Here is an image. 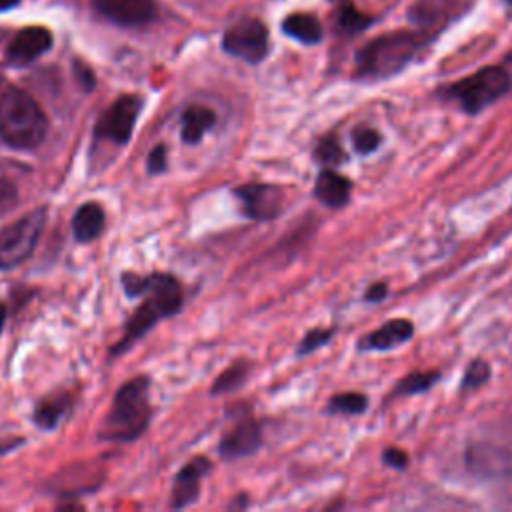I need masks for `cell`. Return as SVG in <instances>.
<instances>
[{
	"mask_svg": "<svg viewBox=\"0 0 512 512\" xmlns=\"http://www.w3.org/2000/svg\"><path fill=\"white\" fill-rule=\"evenodd\" d=\"M212 464L208 458L190 460L174 478L172 484V508L190 506L200 492V480L210 472Z\"/></svg>",
	"mask_w": 512,
	"mask_h": 512,
	"instance_id": "7c38bea8",
	"label": "cell"
},
{
	"mask_svg": "<svg viewBox=\"0 0 512 512\" xmlns=\"http://www.w3.org/2000/svg\"><path fill=\"white\" fill-rule=\"evenodd\" d=\"M142 108V100L138 96H120L98 120L96 136L104 140H112L114 144H126L132 136L134 124L138 120Z\"/></svg>",
	"mask_w": 512,
	"mask_h": 512,
	"instance_id": "ba28073f",
	"label": "cell"
},
{
	"mask_svg": "<svg viewBox=\"0 0 512 512\" xmlns=\"http://www.w3.org/2000/svg\"><path fill=\"white\" fill-rule=\"evenodd\" d=\"M76 72H78V78H80L84 90H92V86H94V76H92L90 68H86V66H82V64H76Z\"/></svg>",
	"mask_w": 512,
	"mask_h": 512,
	"instance_id": "4dcf8cb0",
	"label": "cell"
},
{
	"mask_svg": "<svg viewBox=\"0 0 512 512\" xmlns=\"http://www.w3.org/2000/svg\"><path fill=\"white\" fill-rule=\"evenodd\" d=\"M48 120L38 102L22 88L10 86L0 94V140L18 150L42 144Z\"/></svg>",
	"mask_w": 512,
	"mask_h": 512,
	"instance_id": "7a4b0ae2",
	"label": "cell"
},
{
	"mask_svg": "<svg viewBox=\"0 0 512 512\" xmlns=\"http://www.w3.org/2000/svg\"><path fill=\"white\" fill-rule=\"evenodd\" d=\"M282 30L290 36L296 38L298 42L304 44H316L322 38V26L320 22L312 16V14H290L284 22H282Z\"/></svg>",
	"mask_w": 512,
	"mask_h": 512,
	"instance_id": "ac0fdd59",
	"label": "cell"
},
{
	"mask_svg": "<svg viewBox=\"0 0 512 512\" xmlns=\"http://www.w3.org/2000/svg\"><path fill=\"white\" fill-rule=\"evenodd\" d=\"M122 286L128 296H144V302L126 322L124 336L112 348V354H122L136 340H140L152 326H156L158 320L174 316L184 302L180 284L176 282V278L168 274H124Z\"/></svg>",
	"mask_w": 512,
	"mask_h": 512,
	"instance_id": "6da1fadb",
	"label": "cell"
},
{
	"mask_svg": "<svg viewBox=\"0 0 512 512\" xmlns=\"http://www.w3.org/2000/svg\"><path fill=\"white\" fill-rule=\"evenodd\" d=\"M412 332H414L412 322H408L406 318H394V320L386 322L384 326H380L378 330L366 334V338L360 342V348L390 350V348L410 340Z\"/></svg>",
	"mask_w": 512,
	"mask_h": 512,
	"instance_id": "5bb4252c",
	"label": "cell"
},
{
	"mask_svg": "<svg viewBox=\"0 0 512 512\" xmlns=\"http://www.w3.org/2000/svg\"><path fill=\"white\" fill-rule=\"evenodd\" d=\"M246 374H248V364L246 362H234L214 380V386H212L210 392L212 394L232 392V390L242 386V382L246 380Z\"/></svg>",
	"mask_w": 512,
	"mask_h": 512,
	"instance_id": "44dd1931",
	"label": "cell"
},
{
	"mask_svg": "<svg viewBox=\"0 0 512 512\" xmlns=\"http://www.w3.org/2000/svg\"><path fill=\"white\" fill-rule=\"evenodd\" d=\"M370 16L362 14L350 0H342L340 8H338V26L348 32V34H356L362 32L364 28L370 26Z\"/></svg>",
	"mask_w": 512,
	"mask_h": 512,
	"instance_id": "ffe728a7",
	"label": "cell"
},
{
	"mask_svg": "<svg viewBox=\"0 0 512 512\" xmlns=\"http://www.w3.org/2000/svg\"><path fill=\"white\" fill-rule=\"evenodd\" d=\"M350 190H352L350 180L334 170H322L314 184L316 198L330 208L344 206L350 200Z\"/></svg>",
	"mask_w": 512,
	"mask_h": 512,
	"instance_id": "9a60e30c",
	"label": "cell"
},
{
	"mask_svg": "<svg viewBox=\"0 0 512 512\" xmlns=\"http://www.w3.org/2000/svg\"><path fill=\"white\" fill-rule=\"evenodd\" d=\"M164 170H166V148L164 146H156L148 154V172L150 174H160Z\"/></svg>",
	"mask_w": 512,
	"mask_h": 512,
	"instance_id": "f1b7e54d",
	"label": "cell"
},
{
	"mask_svg": "<svg viewBox=\"0 0 512 512\" xmlns=\"http://www.w3.org/2000/svg\"><path fill=\"white\" fill-rule=\"evenodd\" d=\"M4 322H6V306L0 302V332L4 328Z\"/></svg>",
	"mask_w": 512,
	"mask_h": 512,
	"instance_id": "836d02e7",
	"label": "cell"
},
{
	"mask_svg": "<svg viewBox=\"0 0 512 512\" xmlns=\"http://www.w3.org/2000/svg\"><path fill=\"white\" fill-rule=\"evenodd\" d=\"M18 202V188L12 180L0 176V216L10 212Z\"/></svg>",
	"mask_w": 512,
	"mask_h": 512,
	"instance_id": "83f0119b",
	"label": "cell"
},
{
	"mask_svg": "<svg viewBox=\"0 0 512 512\" xmlns=\"http://www.w3.org/2000/svg\"><path fill=\"white\" fill-rule=\"evenodd\" d=\"M46 224V208H34L0 232V270L22 264L36 248Z\"/></svg>",
	"mask_w": 512,
	"mask_h": 512,
	"instance_id": "8992f818",
	"label": "cell"
},
{
	"mask_svg": "<svg viewBox=\"0 0 512 512\" xmlns=\"http://www.w3.org/2000/svg\"><path fill=\"white\" fill-rule=\"evenodd\" d=\"M506 2H508V4H510V6H512V0H506Z\"/></svg>",
	"mask_w": 512,
	"mask_h": 512,
	"instance_id": "e575fe53",
	"label": "cell"
},
{
	"mask_svg": "<svg viewBox=\"0 0 512 512\" xmlns=\"http://www.w3.org/2000/svg\"><path fill=\"white\" fill-rule=\"evenodd\" d=\"M488 376H490V366L484 360H474L468 366V370H466V374L462 378V386L464 388L480 386V384H484L488 380Z\"/></svg>",
	"mask_w": 512,
	"mask_h": 512,
	"instance_id": "484cf974",
	"label": "cell"
},
{
	"mask_svg": "<svg viewBox=\"0 0 512 512\" xmlns=\"http://www.w3.org/2000/svg\"><path fill=\"white\" fill-rule=\"evenodd\" d=\"M316 156L326 162V164H338L344 160V152L340 148V142L336 136H324L320 142H318V148H316Z\"/></svg>",
	"mask_w": 512,
	"mask_h": 512,
	"instance_id": "d4e9b609",
	"label": "cell"
},
{
	"mask_svg": "<svg viewBox=\"0 0 512 512\" xmlns=\"http://www.w3.org/2000/svg\"><path fill=\"white\" fill-rule=\"evenodd\" d=\"M332 328H316V330H310L304 338H302V342H300V346H298V354H308V352H312V350H316L318 346H322V344H326L330 338H332Z\"/></svg>",
	"mask_w": 512,
	"mask_h": 512,
	"instance_id": "4316f807",
	"label": "cell"
},
{
	"mask_svg": "<svg viewBox=\"0 0 512 512\" xmlns=\"http://www.w3.org/2000/svg\"><path fill=\"white\" fill-rule=\"evenodd\" d=\"M20 0H0V10H8L12 6H16Z\"/></svg>",
	"mask_w": 512,
	"mask_h": 512,
	"instance_id": "d6a6232c",
	"label": "cell"
},
{
	"mask_svg": "<svg viewBox=\"0 0 512 512\" xmlns=\"http://www.w3.org/2000/svg\"><path fill=\"white\" fill-rule=\"evenodd\" d=\"M352 144L358 154H370L380 146V134L374 128L360 126L352 132Z\"/></svg>",
	"mask_w": 512,
	"mask_h": 512,
	"instance_id": "cb8c5ba5",
	"label": "cell"
},
{
	"mask_svg": "<svg viewBox=\"0 0 512 512\" xmlns=\"http://www.w3.org/2000/svg\"><path fill=\"white\" fill-rule=\"evenodd\" d=\"M406 454L400 450V448H388L384 452V462L388 466H394V468H404L406 466Z\"/></svg>",
	"mask_w": 512,
	"mask_h": 512,
	"instance_id": "f546056e",
	"label": "cell"
},
{
	"mask_svg": "<svg viewBox=\"0 0 512 512\" xmlns=\"http://www.w3.org/2000/svg\"><path fill=\"white\" fill-rule=\"evenodd\" d=\"M386 284H374V286H370L368 288V292H366V300H370V302H378V300H382L384 296H386Z\"/></svg>",
	"mask_w": 512,
	"mask_h": 512,
	"instance_id": "1f68e13d",
	"label": "cell"
},
{
	"mask_svg": "<svg viewBox=\"0 0 512 512\" xmlns=\"http://www.w3.org/2000/svg\"><path fill=\"white\" fill-rule=\"evenodd\" d=\"M260 444H262L260 426L256 424V420L244 418L222 436L218 444V452L224 460H238L248 454H254L260 448Z\"/></svg>",
	"mask_w": 512,
	"mask_h": 512,
	"instance_id": "30bf717a",
	"label": "cell"
},
{
	"mask_svg": "<svg viewBox=\"0 0 512 512\" xmlns=\"http://www.w3.org/2000/svg\"><path fill=\"white\" fill-rule=\"evenodd\" d=\"M104 208L98 202L82 204L72 218V232L78 242H90L104 230Z\"/></svg>",
	"mask_w": 512,
	"mask_h": 512,
	"instance_id": "2e32d148",
	"label": "cell"
},
{
	"mask_svg": "<svg viewBox=\"0 0 512 512\" xmlns=\"http://www.w3.org/2000/svg\"><path fill=\"white\" fill-rule=\"evenodd\" d=\"M52 46V34L44 26H28L20 30L6 48V60L22 66L36 60Z\"/></svg>",
	"mask_w": 512,
	"mask_h": 512,
	"instance_id": "8fae6325",
	"label": "cell"
},
{
	"mask_svg": "<svg viewBox=\"0 0 512 512\" xmlns=\"http://www.w3.org/2000/svg\"><path fill=\"white\" fill-rule=\"evenodd\" d=\"M100 14L122 26L144 24L154 18V0H96Z\"/></svg>",
	"mask_w": 512,
	"mask_h": 512,
	"instance_id": "4fadbf2b",
	"label": "cell"
},
{
	"mask_svg": "<svg viewBox=\"0 0 512 512\" xmlns=\"http://www.w3.org/2000/svg\"><path fill=\"white\" fill-rule=\"evenodd\" d=\"M214 122H216L214 110L200 104L188 106L182 114V140L186 144L200 142L204 134L214 126Z\"/></svg>",
	"mask_w": 512,
	"mask_h": 512,
	"instance_id": "e0dca14e",
	"label": "cell"
},
{
	"mask_svg": "<svg viewBox=\"0 0 512 512\" xmlns=\"http://www.w3.org/2000/svg\"><path fill=\"white\" fill-rule=\"evenodd\" d=\"M438 380L436 372H416L406 376L402 382H398V392L402 394H416L428 390Z\"/></svg>",
	"mask_w": 512,
	"mask_h": 512,
	"instance_id": "603a6c76",
	"label": "cell"
},
{
	"mask_svg": "<svg viewBox=\"0 0 512 512\" xmlns=\"http://www.w3.org/2000/svg\"><path fill=\"white\" fill-rule=\"evenodd\" d=\"M368 406V400L364 394L358 392H344V394H336L334 398H330L328 402V412H336V414H360L364 412Z\"/></svg>",
	"mask_w": 512,
	"mask_h": 512,
	"instance_id": "7402d4cb",
	"label": "cell"
},
{
	"mask_svg": "<svg viewBox=\"0 0 512 512\" xmlns=\"http://www.w3.org/2000/svg\"><path fill=\"white\" fill-rule=\"evenodd\" d=\"M422 38L414 32H390L374 38L356 54V74L382 80L398 74L420 48Z\"/></svg>",
	"mask_w": 512,
	"mask_h": 512,
	"instance_id": "277c9868",
	"label": "cell"
},
{
	"mask_svg": "<svg viewBox=\"0 0 512 512\" xmlns=\"http://www.w3.org/2000/svg\"><path fill=\"white\" fill-rule=\"evenodd\" d=\"M68 398L66 396H58V398H48L44 402H40L34 410V420L40 428L44 430H52L60 424V420L64 418V414L68 412Z\"/></svg>",
	"mask_w": 512,
	"mask_h": 512,
	"instance_id": "d6986e66",
	"label": "cell"
},
{
	"mask_svg": "<svg viewBox=\"0 0 512 512\" xmlns=\"http://www.w3.org/2000/svg\"><path fill=\"white\" fill-rule=\"evenodd\" d=\"M510 86L512 78L508 70H504L502 66H486L472 76L452 84L446 94L448 98L456 100L468 114H476L502 98L510 90Z\"/></svg>",
	"mask_w": 512,
	"mask_h": 512,
	"instance_id": "5b68a950",
	"label": "cell"
},
{
	"mask_svg": "<svg viewBox=\"0 0 512 512\" xmlns=\"http://www.w3.org/2000/svg\"><path fill=\"white\" fill-rule=\"evenodd\" d=\"M242 210L252 220L276 218L282 210V192L270 184H244L234 190Z\"/></svg>",
	"mask_w": 512,
	"mask_h": 512,
	"instance_id": "9c48e42d",
	"label": "cell"
},
{
	"mask_svg": "<svg viewBox=\"0 0 512 512\" xmlns=\"http://www.w3.org/2000/svg\"><path fill=\"white\" fill-rule=\"evenodd\" d=\"M222 44L228 54L256 64L268 52V28L256 18L242 20L228 28Z\"/></svg>",
	"mask_w": 512,
	"mask_h": 512,
	"instance_id": "52a82bcc",
	"label": "cell"
},
{
	"mask_svg": "<svg viewBox=\"0 0 512 512\" xmlns=\"http://www.w3.org/2000/svg\"><path fill=\"white\" fill-rule=\"evenodd\" d=\"M150 380L138 376L128 380L114 394L112 406L102 422L100 438L110 442H130L150 424Z\"/></svg>",
	"mask_w": 512,
	"mask_h": 512,
	"instance_id": "3957f363",
	"label": "cell"
}]
</instances>
